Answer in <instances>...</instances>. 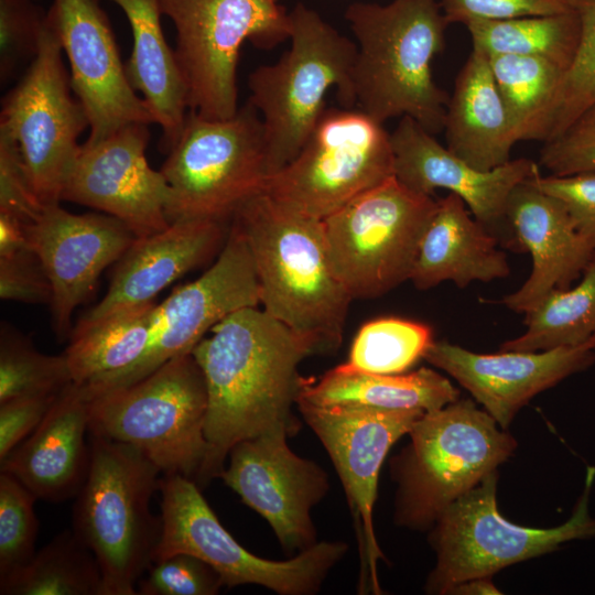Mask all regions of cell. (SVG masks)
Masks as SVG:
<instances>
[{"label":"cell","mask_w":595,"mask_h":595,"mask_svg":"<svg viewBox=\"0 0 595 595\" xmlns=\"http://www.w3.org/2000/svg\"><path fill=\"white\" fill-rule=\"evenodd\" d=\"M582 280L555 290L524 315L527 331L500 345L501 350L542 351L595 340V253Z\"/></svg>","instance_id":"33"},{"label":"cell","mask_w":595,"mask_h":595,"mask_svg":"<svg viewBox=\"0 0 595 595\" xmlns=\"http://www.w3.org/2000/svg\"><path fill=\"white\" fill-rule=\"evenodd\" d=\"M443 130L445 147L478 170L489 171L510 161L517 140L488 55L477 47L455 79Z\"/></svg>","instance_id":"27"},{"label":"cell","mask_w":595,"mask_h":595,"mask_svg":"<svg viewBox=\"0 0 595 595\" xmlns=\"http://www.w3.org/2000/svg\"><path fill=\"white\" fill-rule=\"evenodd\" d=\"M149 138L148 125L132 123L80 144L62 201L118 218L137 238L167 228L170 186L162 172L148 163Z\"/></svg>","instance_id":"18"},{"label":"cell","mask_w":595,"mask_h":595,"mask_svg":"<svg viewBox=\"0 0 595 595\" xmlns=\"http://www.w3.org/2000/svg\"><path fill=\"white\" fill-rule=\"evenodd\" d=\"M47 22L66 53L71 85L89 120L87 142L102 140L132 123H153L132 88L98 0H53Z\"/></svg>","instance_id":"19"},{"label":"cell","mask_w":595,"mask_h":595,"mask_svg":"<svg viewBox=\"0 0 595 595\" xmlns=\"http://www.w3.org/2000/svg\"><path fill=\"white\" fill-rule=\"evenodd\" d=\"M450 594L458 595H480V594H494L498 595L501 592L491 582V577H477L455 585Z\"/></svg>","instance_id":"48"},{"label":"cell","mask_w":595,"mask_h":595,"mask_svg":"<svg viewBox=\"0 0 595 595\" xmlns=\"http://www.w3.org/2000/svg\"><path fill=\"white\" fill-rule=\"evenodd\" d=\"M394 176L390 133L359 109H326L298 155L270 175L263 192L323 220Z\"/></svg>","instance_id":"13"},{"label":"cell","mask_w":595,"mask_h":595,"mask_svg":"<svg viewBox=\"0 0 595 595\" xmlns=\"http://www.w3.org/2000/svg\"><path fill=\"white\" fill-rule=\"evenodd\" d=\"M432 366L453 377L502 429L538 393L595 363V340L542 351L477 354L434 340L424 354Z\"/></svg>","instance_id":"22"},{"label":"cell","mask_w":595,"mask_h":595,"mask_svg":"<svg viewBox=\"0 0 595 595\" xmlns=\"http://www.w3.org/2000/svg\"><path fill=\"white\" fill-rule=\"evenodd\" d=\"M577 0H440L446 22L467 24L478 20H506L553 14L576 8Z\"/></svg>","instance_id":"43"},{"label":"cell","mask_w":595,"mask_h":595,"mask_svg":"<svg viewBox=\"0 0 595 595\" xmlns=\"http://www.w3.org/2000/svg\"><path fill=\"white\" fill-rule=\"evenodd\" d=\"M288 436L278 431L237 443L220 478L267 520L283 550L291 553L317 542L311 510L329 483L320 465L291 451Z\"/></svg>","instance_id":"17"},{"label":"cell","mask_w":595,"mask_h":595,"mask_svg":"<svg viewBox=\"0 0 595 595\" xmlns=\"http://www.w3.org/2000/svg\"><path fill=\"white\" fill-rule=\"evenodd\" d=\"M470 214L456 194L437 199L410 278L419 290L444 281L463 289L474 281L490 282L509 275L499 240Z\"/></svg>","instance_id":"26"},{"label":"cell","mask_w":595,"mask_h":595,"mask_svg":"<svg viewBox=\"0 0 595 595\" xmlns=\"http://www.w3.org/2000/svg\"><path fill=\"white\" fill-rule=\"evenodd\" d=\"M219 574L201 559L175 553L153 562L137 584V595H215Z\"/></svg>","instance_id":"40"},{"label":"cell","mask_w":595,"mask_h":595,"mask_svg":"<svg viewBox=\"0 0 595 595\" xmlns=\"http://www.w3.org/2000/svg\"><path fill=\"white\" fill-rule=\"evenodd\" d=\"M46 13L35 0H0V82L8 84L35 58Z\"/></svg>","instance_id":"39"},{"label":"cell","mask_w":595,"mask_h":595,"mask_svg":"<svg viewBox=\"0 0 595 595\" xmlns=\"http://www.w3.org/2000/svg\"><path fill=\"white\" fill-rule=\"evenodd\" d=\"M226 223L191 219L171 223L153 235L137 238L118 260L104 299L76 327L91 325L121 309L148 303L186 272L221 250Z\"/></svg>","instance_id":"24"},{"label":"cell","mask_w":595,"mask_h":595,"mask_svg":"<svg viewBox=\"0 0 595 595\" xmlns=\"http://www.w3.org/2000/svg\"><path fill=\"white\" fill-rule=\"evenodd\" d=\"M125 12L133 45L126 72L143 99L153 122L162 130L160 147L169 152L176 143L187 115V87L161 25L160 0H110Z\"/></svg>","instance_id":"28"},{"label":"cell","mask_w":595,"mask_h":595,"mask_svg":"<svg viewBox=\"0 0 595 595\" xmlns=\"http://www.w3.org/2000/svg\"><path fill=\"white\" fill-rule=\"evenodd\" d=\"M289 19L290 48L275 63L257 67L248 79V101L263 125L269 176L301 151L326 110L331 87H336L344 108L355 105L350 85L355 42L303 3L289 12Z\"/></svg>","instance_id":"6"},{"label":"cell","mask_w":595,"mask_h":595,"mask_svg":"<svg viewBox=\"0 0 595 595\" xmlns=\"http://www.w3.org/2000/svg\"><path fill=\"white\" fill-rule=\"evenodd\" d=\"M530 178L511 191L506 219L513 250L531 255L532 271L520 289L500 301L524 314L552 291L570 288L595 253V238L582 234L563 204Z\"/></svg>","instance_id":"23"},{"label":"cell","mask_w":595,"mask_h":595,"mask_svg":"<svg viewBox=\"0 0 595 595\" xmlns=\"http://www.w3.org/2000/svg\"><path fill=\"white\" fill-rule=\"evenodd\" d=\"M355 37L354 104L380 123L411 117L430 133L444 129L448 95L433 79L448 23L436 0L355 2L345 11Z\"/></svg>","instance_id":"3"},{"label":"cell","mask_w":595,"mask_h":595,"mask_svg":"<svg viewBox=\"0 0 595 595\" xmlns=\"http://www.w3.org/2000/svg\"><path fill=\"white\" fill-rule=\"evenodd\" d=\"M32 250L51 281L53 324L58 337L71 333L75 309L96 288L101 272L118 261L137 239L118 218L107 214H73L57 205L44 207L25 224Z\"/></svg>","instance_id":"21"},{"label":"cell","mask_w":595,"mask_h":595,"mask_svg":"<svg viewBox=\"0 0 595 595\" xmlns=\"http://www.w3.org/2000/svg\"><path fill=\"white\" fill-rule=\"evenodd\" d=\"M62 52L46 17L35 58L1 102L0 131L15 141L43 207L62 201L77 140L89 128L84 106L72 96Z\"/></svg>","instance_id":"14"},{"label":"cell","mask_w":595,"mask_h":595,"mask_svg":"<svg viewBox=\"0 0 595 595\" xmlns=\"http://www.w3.org/2000/svg\"><path fill=\"white\" fill-rule=\"evenodd\" d=\"M160 171L170 186V224L231 220L247 199L263 191L269 177L259 112L249 101L227 119L190 110Z\"/></svg>","instance_id":"8"},{"label":"cell","mask_w":595,"mask_h":595,"mask_svg":"<svg viewBox=\"0 0 595 595\" xmlns=\"http://www.w3.org/2000/svg\"><path fill=\"white\" fill-rule=\"evenodd\" d=\"M73 382L66 357L40 353L13 333L2 332L0 344V403L10 399L51 396Z\"/></svg>","instance_id":"36"},{"label":"cell","mask_w":595,"mask_h":595,"mask_svg":"<svg viewBox=\"0 0 595 595\" xmlns=\"http://www.w3.org/2000/svg\"><path fill=\"white\" fill-rule=\"evenodd\" d=\"M155 309L151 301L75 327L64 353L73 382L90 394L138 363L151 339Z\"/></svg>","instance_id":"30"},{"label":"cell","mask_w":595,"mask_h":595,"mask_svg":"<svg viewBox=\"0 0 595 595\" xmlns=\"http://www.w3.org/2000/svg\"><path fill=\"white\" fill-rule=\"evenodd\" d=\"M90 403L85 387L71 382L56 397L37 428L0 469L10 473L37 499L61 502L75 498L90 462Z\"/></svg>","instance_id":"25"},{"label":"cell","mask_w":595,"mask_h":595,"mask_svg":"<svg viewBox=\"0 0 595 595\" xmlns=\"http://www.w3.org/2000/svg\"><path fill=\"white\" fill-rule=\"evenodd\" d=\"M497 479V472L486 476L450 505L432 527L430 542L436 563L426 580V593L450 594L462 582L493 577L506 566L550 553L566 542L595 538V518L589 512L594 466L586 469L572 516L547 529L515 524L500 515Z\"/></svg>","instance_id":"9"},{"label":"cell","mask_w":595,"mask_h":595,"mask_svg":"<svg viewBox=\"0 0 595 595\" xmlns=\"http://www.w3.org/2000/svg\"><path fill=\"white\" fill-rule=\"evenodd\" d=\"M473 47L488 55L540 57L564 71L578 46L581 21L575 9L506 20H478L465 24Z\"/></svg>","instance_id":"32"},{"label":"cell","mask_w":595,"mask_h":595,"mask_svg":"<svg viewBox=\"0 0 595 595\" xmlns=\"http://www.w3.org/2000/svg\"><path fill=\"white\" fill-rule=\"evenodd\" d=\"M159 493L161 536L153 562L175 553L194 555L210 565L228 588L256 584L280 595H312L348 550L345 542L317 541L285 561L263 559L223 527L194 479L162 475Z\"/></svg>","instance_id":"11"},{"label":"cell","mask_w":595,"mask_h":595,"mask_svg":"<svg viewBox=\"0 0 595 595\" xmlns=\"http://www.w3.org/2000/svg\"><path fill=\"white\" fill-rule=\"evenodd\" d=\"M192 350L207 389V452L195 479L202 488L220 478L237 443L300 429L292 407L304 378L299 365L316 346L257 307L229 314Z\"/></svg>","instance_id":"1"},{"label":"cell","mask_w":595,"mask_h":595,"mask_svg":"<svg viewBox=\"0 0 595 595\" xmlns=\"http://www.w3.org/2000/svg\"><path fill=\"white\" fill-rule=\"evenodd\" d=\"M458 389L447 378L430 368L405 375H379L353 370L342 364L318 380L304 379L296 403L430 412L458 400Z\"/></svg>","instance_id":"29"},{"label":"cell","mask_w":595,"mask_h":595,"mask_svg":"<svg viewBox=\"0 0 595 595\" xmlns=\"http://www.w3.org/2000/svg\"><path fill=\"white\" fill-rule=\"evenodd\" d=\"M1 595H102V573L91 550L66 529L55 536Z\"/></svg>","instance_id":"34"},{"label":"cell","mask_w":595,"mask_h":595,"mask_svg":"<svg viewBox=\"0 0 595 595\" xmlns=\"http://www.w3.org/2000/svg\"><path fill=\"white\" fill-rule=\"evenodd\" d=\"M89 446L73 531L98 560L102 595H137L161 536V517L151 512L150 502L162 473L132 445L89 433Z\"/></svg>","instance_id":"4"},{"label":"cell","mask_w":595,"mask_h":595,"mask_svg":"<svg viewBox=\"0 0 595 595\" xmlns=\"http://www.w3.org/2000/svg\"><path fill=\"white\" fill-rule=\"evenodd\" d=\"M530 181L563 204L582 234L595 238V170L548 176L539 171Z\"/></svg>","instance_id":"44"},{"label":"cell","mask_w":595,"mask_h":595,"mask_svg":"<svg viewBox=\"0 0 595 595\" xmlns=\"http://www.w3.org/2000/svg\"><path fill=\"white\" fill-rule=\"evenodd\" d=\"M576 10L581 21L580 42L564 72L547 141L561 134L595 104V0H577Z\"/></svg>","instance_id":"38"},{"label":"cell","mask_w":595,"mask_h":595,"mask_svg":"<svg viewBox=\"0 0 595 595\" xmlns=\"http://www.w3.org/2000/svg\"><path fill=\"white\" fill-rule=\"evenodd\" d=\"M207 389L192 354L91 397L89 433L140 450L162 475L196 479L206 457Z\"/></svg>","instance_id":"7"},{"label":"cell","mask_w":595,"mask_h":595,"mask_svg":"<svg viewBox=\"0 0 595 595\" xmlns=\"http://www.w3.org/2000/svg\"><path fill=\"white\" fill-rule=\"evenodd\" d=\"M176 30L175 55L188 108L208 119L238 110L237 65L246 41L271 50L289 40V13L279 0H160Z\"/></svg>","instance_id":"10"},{"label":"cell","mask_w":595,"mask_h":595,"mask_svg":"<svg viewBox=\"0 0 595 595\" xmlns=\"http://www.w3.org/2000/svg\"><path fill=\"white\" fill-rule=\"evenodd\" d=\"M36 500L13 475L0 472V586L14 578L36 552Z\"/></svg>","instance_id":"37"},{"label":"cell","mask_w":595,"mask_h":595,"mask_svg":"<svg viewBox=\"0 0 595 595\" xmlns=\"http://www.w3.org/2000/svg\"><path fill=\"white\" fill-rule=\"evenodd\" d=\"M231 220L249 246L262 310L310 339L320 354L335 351L353 299L333 269L322 220L263 191L247 199Z\"/></svg>","instance_id":"2"},{"label":"cell","mask_w":595,"mask_h":595,"mask_svg":"<svg viewBox=\"0 0 595 595\" xmlns=\"http://www.w3.org/2000/svg\"><path fill=\"white\" fill-rule=\"evenodd\" d=\"M259 304L253 259L241 229L231 220L226 241L210 268L156 305L151 339L141 359L91 396L133 383L170 359L192 354L221 320Z\"/></svg>","instance_id":"16"},{"label":"cell","mask_w":595,"mask_h":595,"mask_svg":"<svg viewBox=\"0 0 595 595\" xmlns=\"http://www.w3.org/2000/svg\"><path fill=\"white\" fill-rule=\"evenodd\" d=\"M488 58L517 142H545L565 71L533 56L496 54Z\"/></svg>","instance_id":"31"},{"label":"cell","mask_w":595,"mask_h":595,"mask_svg":"<svg viewBox=\"0 0 595 595\" xmlns=\"http://www.w3.org/2000/svg\"><path fill=\"white\" fill-rule=\"evenodd\" d=\"M433 342L432 328L423 323L377 318L360 327L343 365L369 374H402L424 357Z\"/></svg>","instance_id":"35"},{"label":"cell","mask_w":595,"mask_h":595,"mask_svg":"<svg viewBox=\"0 0 595 595\" xmlns=\"http://www.w3.org/2000/svg\"><path fill=\"white\" fill-rule=\"evenodd\" d=\"M43 209L15 141L0 131V213L31 224L40 217Z\"/></svg>","instance_id":"42"},{"label":"cell","mask_w":595,"mask_h":595,"mask_svg":"<svg viewBox=\"0 0 595 595\" xmlns=\"http://www.w3.org/2000/svg\"><path fill=\"white\" fill-rule=\"evenodd\" d=\"M437 206L392 176L322 220L333 269L351 299H375L410 280Z\"/></svg>","instance_id":"12"},{"label":"cell","mask_w":595,"mask_h":595,"mask_svg":"<svg viewBox=\"0 0 595 595\" xmlns=\"http://www.w3.org/2000/svg\"><path fill=\"white\" fill-rule=\"evenodd\" d=\"M408 434L410 442L391 459L390 469L398 484L394 522L412 530L432 528L517 447L470 399L425 412Z\"/></svg>","instance_id":"5"},{"label":"cell","mask_w":595,"mask_h":595,"mask_svg":"<svg viewBox=\"0 0 595 595\" xmlns=\"http://www.w3.org/2000/svg\"><path fill=\"white\" fill-rule=\"evenodd\" d=\"M57 394L20 397L0 403V463L37 428Z\"/></svg>","instance_id":"46"},{"label":"cell","mask_w":595,"mask_h":595,"mask_svg":"<svg viewBox=\"0 0 595 595\" xmlns=\"http://www.w3.org/2000/svg\"><path fill=\"white\" fill-rule=\"evenodd\" d=\"M540 163L552 175L595 170V104L561 134L543 143Z\"/></svg>","instance_id":"41"},{"label":"cell","mask_w":595,"mask_h":595,"mask_svg":"<svg viewBox=\"0 0 595 595\" xmlns=\"http://www.w3.org/2000/svg\"><path fill=\"white\" fill-rule=\"evenodd\" d=\"M32 249L25 224L17 217L0 213V258L10 257Z\"/></svg>","instance_id":"47"},{"label":"cell","mask_w":595,"mask_h":595,"mask_svg":"<svg viewBox=\"0 0 595 595\" xmlns=\"http://www.w3.org/2000/svg\"><path fill=\"white\" fill-rule=\"evenodd\" d=\"M0 296L7 301L51 305L52 284L32 249L0 258Z\"/></svg>","instance_id":"45"},{"label":"cell","mask_w":595,"mask_h":595,"mask_svg":"<svg viewBox=\"0 0 595 595\" xmlns=\"http://www.w3.org/2000/svg\"><path fill=\"white\" fill-rule=\"evenodd\" d=\"M396 178L409 190L432 196L436 188L459 196L474 218L500 244L513 249L506 219L511 191L539 172V165L521 158L482 171L440 144L434 134L411 117H401L390 133Z\"/></svg>","instance_id":"20"},{"label":"cell","mask_w":595,"mask_h":595,"mask_svg":"<svg viewBox=\"0 0 595 595\" xmlns=\"http://www.w3.org/2000/svg\"><path fill=\"white\" fill-rule=\"evenodd\" d=\"M296 404L326 448L345 489L360 551L359 593L381 594L377 565L385 555L377 541L372 516L379 472L391 446L408 434L425 412Z\"/></svg>","instance_id":"15"}]
</instances>
